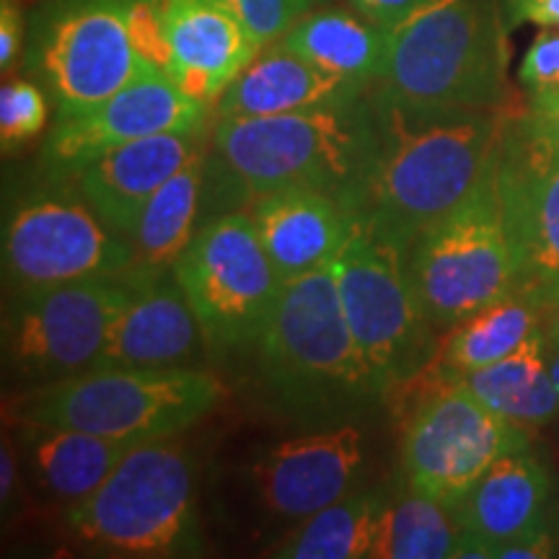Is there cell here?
I'll return each instance as SVG.
<instances>
[{"instance_id":"cell-30","label":"cell","mask_w":559,"mask_h":559,"mask_svg":"<svg viewBox=\"0 0 559 559\" xmlns=\"http://www.w3.org/2000/svg\"><path fill=\"white\" fill-rule=\"evenodd\" d=\"M47 96L39 83L34 81H9L0 88V145L3 153L16 151L26 140L45 130Z\"/></svg>"},{"instance_id":"cell-25","label":"cell","mask_w":559,"mask_h":559,"mask_svg":"<svg viewBox=\"0 0 559 559\" xmlns=\"http://www.w3.org/2000/svg\"><path fill=\"white\" fill-rule=\"evenodd\" d=\"M280 39L313 66L370 86L386 68L391 34L360 13L330 9L298 16Z\"/></svg>"},{"instance_id":"cell-12","label":"cell","mask_w":559,"mask_h":559,"mask_svg":"<svg viewBox=\"0 0 559 559\" xmlns=\"http://www.w3.org/2000/svg\"><path fill=\"white\" fill-rule=\"evenodd\" d=\"M128 293V272L19 293L3 321L5 366L39 383L94 368Z\"/></svg>"},{"instance_id":"cell-15","label":"cell","mask_w":559,"mask_h":559,"mask_svg":"<svg viewBox=\"0 0 559 559\" xmlns=\"http://www.w3.org/2000/svg\"><path fill=\"white\" fill-rule=\"evenodd\" d=\"M205 109V104L187 96L171 75L145 68L117 94L58 120L47 140V160L52 169L73 174L111 145L164 132L200 130Z\"/></svg>"},{"instance_id":"cell-11","label":"cell","mask_w":559,"mask_h":559,"mask_svg":"<svg viewBox=\"0 0 559 559\" xmlns=\"http://www.w3.org/2000/svg\"><path fill=\"white\" fill-rule=\"evenodd\" d=\"M528 449V430L487 409L464 383L438 381L412 412L402 445L407 487L453 508L495 461Z\"/></svg>"},{"instance_id":"cell-8","label":"cell","mask_w":559,"mask_h":559,"mask_svg":"<svg viewBox=\"0 0 559 559\" xmlns=\"http://www.w3.org/2000/svg\"><path fill=\"white\" fill-rule=\"evenodd\" d=\"M349 334L376 394L415 379L436 358V330L412 288L404 254L349 218V234L332 262Z\"/></svg>"},{"instance_id":"cell-39","label":"cell","mask_w":559,"mask_h":559,"mask_svg":"<svg viewBox=\"0 0 559 559\" xmlns=\"http://www.w3.org/2000/svg\"><path fill=\"white\" fill-rule=\"evenodd\" d=\"M542 332H544V340L559 342V298L551 300L549 306H544Z\"/></svg>"},{"instance_id":"cell-6","label":"cell","mask_w":559,"mask_h":559,"mask_svg":"<svg viewBox=\"0 0 559 559\" xmlns=\"http://www.w3.org/2000/svg\"><path fill=\"white\" fill-rule=\"evenodd\" d=\"M68 528L109 557L200 555L198 489L187 451L169 438L132 445L94 492L70 506Z\"/></svg>"},{"instance_id":"cell-10","label":"cell","mask_w":559,"mask_h":559,"mask_svg":"<svg viewBox=\"0 0 559 559\" xmlns=\"http://www.w3.org/2000/svg\"><path fill=\"white\" fill-rule=\"evenodd\" d=\"M174 277L215 349L257 345L283 288L247 213L223 215L194 234Z\"/></svg>"},{"instance_id":"cell-37","label":"cell","mask_w":559,"mask_h":559,"mask_svg":"<svg viewBox=\"0 0 559 559\" xmlns=\"http://www.w3.org/2000/svg\"><path fill=\"white\" fill-rule=\"evenodd\" d=\"M526 115L534 122V128L559 148V96H555V99L528 102Z\"/></svg>"},{"instance_id":"cell-1","label":"cell","mask_w":559,"mask_h":559,"mask_svg":"<svg viewBox=\"0 0 559 559\" xmlns=\"http://www.w3.org/2000/svg\"><path fill=\"white\" fill-rule=\"evenodd\" d=\"M379 148L349 194V218L402 254L423 230L461 205L498 160L502 109L417 111L370 96Z\"/></svg>"},{"instance_id":"cell-24","label":"cell","mask_w":559,"mask_h":559,"mask_svg":"<svg viewBox=\"0 0 559 559\" xmlns=\"http://www.w3.org/2000/svg\"><path fill=\"white\" fill-rule=\"evenodd\" d=\"M544 309L536 300L510 293L445 332L428 370L436 379L453 383L472 370L492 366L539 334Z\"/></svg>"},{"instance_id":"cell-14","label":"cell","mask_w":559,"mask_h":559,"mask_svg":"<svg viewBox=\"0 0 559 559\" xmlns=\"http://www.w3.org/2000/svg\"><path fill=\"white\" fill-rule=\"evenodd\" d=\"M498 187L515 293L544 309L559 298V148L534 128L526 107L502 120Z\"/></svg>"},{"instance_id":"cell-3","label":"cell","mask_w":559,"mask_h":559,"mask_svg":"<svg viewBox=\"0 0 559 559\" xmlns=\"http://www.w3.org/2000/svg\"><path fill=\"white\" fill-rule=\"evenodd\" d=\"M223 171L249 198L309 187L345 205L379 148L373 99L270 117H221L213 132Z\"/></svg>"},{"instance_id":"cell-20","label":"cell","mask_w":559,"mask_h":559,"mask_svg":"<svg viewBox=\"0 0 559 559\" xmlns=\"http://www.w3.org/2000/svg\"><path fill=\"white\" fill-rule=\"evenodd\" d=\"M243 213L254 223L283 283L330 267L349 234L347 207L309 187L254 194Z\"/></svg>"},{"instance_id":"cell-34","label":"cell","mask_w":559,"mask_h":559,"mask_svg":"<svg viewBox=\"0 0 559 559\" xmlns=\"http://www.w3.org/2000/svg\"><path fill=\"white\" fill-rule=\"evenodd\" d=\"M506 26L536 24L544 29H559V0H500Z\"/></svg>"},{"instance_id":"cell-28","label":"cell","mask_w":559,"mask_h":559,"mask_svg":"<svg viewBox=\"0 0 559 559\" xmlns=\"http://www.w3.org/2000/svg\"><path fill=\"white\" fill-rule=\"evenodd\" d=\"M386 498L355 492L317 510L275 549L285 559H362L373 557Z\"/></svg>"},{"instance_id":"cell-16","label":"cell","mask_w":559,"mask_h":559,"mask_svg":"<svg viewBox=\"0 0 559 559\" xmlns=\"http://www.w3.org/2000/svg\"><path fill=\"white\" fill-rule=\"evenodd\" d=\"M366 464V436L355 425L280 440L249 466L257 498L280 519H309L353 492Z\"/></svg>"},{"instance_id":"cell-18","label":"cell","mask_w":559,"mask_h":559,"mask_svg":"<svg viewBox=\"0 0 559 559\" xmlns=\"http://www.w3.org/2000/svg\"><path fill=\"white\" fill-rule=\"evenodd\" d=\"M200 153V130L164 132L111 145L70 177L111 228L130 236L153 194Z\"/></svg>"},{"instance_id":"cell-23","label":"cell","mask_w":559,"mask_h":559,"mask_svg":"<svg viewBox=\"0 0 559 559\" xmlns=\"http://www.w3.org/2000/svg\"><path fill=\"white\" fill-rule=\"evenodd\" d=\"M19 428L21 445L41 487L68 502H79L94 492L132 449V443L62 425L26 423Z\"/></svg>"},{"instance_id":"cell-7","label":"cell","mask_w":559,"mask_h":559,"mask_svg":"<svg viewBox=\"0 0 559 559\" xmlns=\"http://www.w3.org/2000/svg\"><path fill=\"white\" fill-rule=\"evenodd\" d=\"M425 317L438 334L515 293V257L502 215L498 160L461 205L404 254Z\"/></svg>"},{"instance_id":"cell-31","label":"cell","mask_w":559,"mask_h":559,"mask_svg":"<svg viewBox=\"0 0 559 559\" xmlns=\"http://www.w3.org/2000/svg\"><path fill=\"white\" fill-rule=\"evenodd\" d=\"M213 3L234 13L251 37L260 41V47L277 41L309 9L306 0H213Z\"/></svg>"},{"instance_id":"cell-2","label":"cell","mask_w":559,"mask_h":559,"mask_svg":"<svg viewBox=\"0 0 559 559\" xmlns=\"http://www.w3.org/2000/svg\"><path fill=\"white\" fill-rule=\"evenodd\" d=\"M389 34L379 102L417 111L508 104V26L498 0H430Z\"/></svg>"},{"instance_id":"cell-4","label":"cell","mask_w":559,"mask_h":559,"mask_svg":"<svg viewBox=\"0 0 559 559\" xmlns=\"http://www.w3.org/2000/svg\"><path fill=\"white\" fill-rule=\"evenodd\" d=\"M257 347L264 381L298 415H345L379 396L349 334L332 264L285 280Z\"/></svg>"},{"instance_id":"cell-36","label":"cell","mask_w":559,"mask_h":559,"mask_svg":"<svg viewBox=\"0 0 559 559\" xmlns=\"http://www.w3.org/2000/svg\"><path fill=\"white\" fill-rule=\"evenodd\" d=\"M21 41H24V19L19 0H0V68L3 73L16 66Z\"/></svg>"},{"instance_id":"cell-5","label":"cell","mask_w":559,"mask_h":559,"mask_svg":"<svg viewBox=\"0 0 559 559\" xmlns=\"http://www.w3.org/2000/svg\"><path fill=\"white\" fill-rule=\"evenodd\" d=\"M215 376L187 368H88L41 383L13 402L16 425H62L94 436L148 443L198 425L223 400Z\"/></svg>"},{"instance_id":"cell-22","label":"cell","mask_w":559,"mask_h":559,"mask_svg":"<svg viewBox=\"0 0 559 559\" xmlns=\"http://www.w3.org/2000/svg\"><path fill=\"white\" fill-rule=\"evenodd\" d=\"M551 477L539 456L519 449L495 461L477 485L453 506L461 528L495 555L526 531L547 523Z\"/></svg>"},{"instance_id":"cell-9","label":"cell","mask_w":559,"mask_h":559,"mask_svg":"<svg viewBox=\"0 0 559 559\" xmlns=\"http://www.w3.org/2000/svg\"><path fill=\"white\" fill-rule=\"evenodd\" d=\"M26 68L58 120L94 107L143 73L128 0H45L32 19Z\"/></svg>"},{"instance_id":"cell-27","label":"cell","mask_w":559,"mask_h":559,"mask_svg":"<svg viewBox=\"0 0 559 559\" xmlns=\"http://www.w3.org/2000/svg\"><path fill=\"white\" fill-rule=\"evenodd\" d=\"M202 185H205V156L200 153L153 194L128 236L132 272L143 275L174 272V264L194 239Z\"/></svg>"},{"instance_id":"cell-26","label":"cell","mask_w":559,"mask_h":559,"mask_svg":"<svg viewBox=\"0 0 559 559\" xmlns=\"http://www.w3.org/2000/svg\"><path fill=\"white\" fill-rule=\"evenodd\" d=\"M477 400L508 423L523 430H536L559 417V394L551 379L544 347V332L492 366L461 376Z\"/></svg>"},{"instance_id":"cell-41","label":"cell","mask_w":559,"mask_h":559,"mask_svg":"<svg viewBox=\"0 0 559 559\" xmlns=\"http://www.w3.org/2000/svg\"><path fill=\"white\" fill-rule=\"evenodd\" d=\"M306 3H309V5H311V3H317V0H306Z\"/></svg>"},{"instance_id":"cell-17","label":"cell","mask_w":559,"mask_h":559,"mask_svg":"<svg viewBox=\"0 0 559 559\" xmlns=\"http://www.w3.org/2000/svg\"><path fill=\"white\" fill-rule=\"evenodd\" d=\"M94 368H187L205 345L198 317L174 272H132Z\"/></svg>"},{"instance_id":"cell-33","label":"cell","mask_w":559,"mask_h":559,"mask_svg":"<svg viewBox=\"0 0 559 559\" xmlns=\"http://www.w3.org/2000/svg\"><path fill=\"white\" fill-rule=\"evenodd\" d=\"M559 555V534L547 523L526 531V534L515 536L495 549L492 557L500 559H547Z\"/></svg>"},{"instance_id":"cell-19","label":"cell","mask_w":559,"mask_h":559,"mask_svg":"<svg viewBox=\"0 0 559 559\" xmlns=\"http://www.w3.org/2000/svg\"><path fill=\"white\" fill-rule=\"evenodd\" d=\"M166 39L169 75L205 107L218 102L230 81L262 50L247 26L213 0H166Z\"/></svg>"},{"instance_id":"cell-38","label":"cell","mask_w":559,"mask_h":559,"mask_svg":"<svg viewBox=\"0 0 559 559\" xmlns=\"http://www.w3.org/2000/svg\"><path fill=\"white\" fill-rule=\"evenodd\" d=\"M19 487V464L16 456H13V449L9 440H3V449H0V500H3V508H9Z\"/></svg>"},{"instance_id":"cell-13","label":"cell","mask_w":559,"mask_h":559,"mask_svg":"<svg viewBox=\"0 0 559 559\" xmlns=\"http://www.w3.org/2000/svg\"><path fill=\"white\" fill-rule=\"evenodd\" d=\"M130 267V241L83 198L37 194L5 221L3 272L19 293L115 277Z\"/></svg>"},{"instance_id":"cell-35","label":"cell","mask_w":559,"mask_h":559,"mask_svg":"<svg viewBox=\"0 0 559 559\" xmlns=\"http://www.w3.org/2000/svg\"><path fill=\"white\" fill-rule=\"evenodd\" d=\"M430 0H353L355 11L368 21H373L381 29L394 32L396 26L404 24L412 13H417Z\"/></svg>"},{"instance_id":"cell-29","label":"cell","mask_w":559,"mask_h":559,"mask_svg":"<svg viewBox=\"0 0 559 559\" xmlns=\"http://www.w3.org/2000/svg\"><path fill=\"white\" fill-rule=\"evenodd\" d=\"M461 534L464 528L453 508L407 487V492L383 506L373 559L456 557Z\"/></svg>"},{"instance_id":"cell-21","label":"cell","mask_w":559,"mask_h":559,"mask_svg":"<svg viewBox=\"0 0 559 559\" xmlns=\"http://www.w3.org/2000/svg\"><path fill=\"white\" fill-rule=\"evenodd\" d=\"M368 86L313 66L283 45L262 47L257 58L230 81L218 99L221 117H270L345 104L366 96Z\"/></svg>"},{"instance_id":"cell-32","label":"cell","mask_w":559,"mask_h":559,"mask_svg":"<svg viewBox=\"0 0 559 559\" xmlns=\"http://www.w3.org/2000/svg\"><path fill=\"white\" fill-rule=\"evenodd\" d=\"M519 81L528 102L559 96V29H544L531 41L519 68Z\"/></svg>"},{"instance_id":"cell-40","label":"cell","mask_w":559,"mask_h":559,"mask_svg":"<svg viewBox=\"0 0 559 559\" xmlns=\"http://www.w3.org/2000/svg\"><path fill=\"white\" fill-rule=\"evenodd\" d=\"M544 347H547V362H549L551 379H555V386H557V394H559V342L544 340Z\"/></svg>"}]
</instances>
